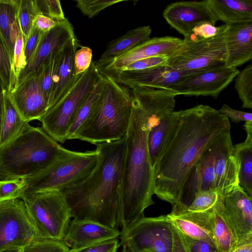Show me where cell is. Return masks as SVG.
I'll list each match as a JSON object with an SVG mask.
<instances>
[{
  "mask_svg": "<svg viewBox=\"0 0 252 252\" xmlns=\"http://www.w3.org/2000/svg\"><path fill=\"white\" fill-rule=\"evenodd\" d=\"M69 250L63 241L40 239L24 247L22 252H68Z\"/></svg>",
  "mask_w": 252,
  "mask_h": 252,
  "instance_id": "41",
  "label": "cell"
},
{
  "mask_svg": "<svg viewBox=\"0 0 252 252\" xmlns=\"http://www.w3.org/2000/svg\"><path fill=\"white\" fill-rule=\"evenodd\" d=\"M61 51L53 56L37 73L39 75L40 88L48 103V106L53 80L59 63Z\"/></svg>",
  "mask_w": 252,
  "mask_h": 252,
  "instance_id": "36",
  "label": "cell"
},
{
  "mask_svg": "<svg viewBox=\"0 0 252 252\" xmlns=\"http://www.w3.org/2000/svg\"><path fill=\"white\" fill-rule=\"evenodd\" d=\"M215 191L224 196L239 186L238 165L230 130L224 133L215 143Z\"/></svg>",
  "mask_w": 252,
  "mask_h": 252,
  "instance_id": "16",
  "label": "cell"
},
{
  "mask_svg": "<svg viewBox=\"0 0 252 252\" xmlns=\"http://www.w3.org/2000/svg\"><path fill=\"white\" fill-rule=\"evenodd\" d=\"M177 120L178 111H174L161 116L148 115L147 145L150 163L154 171Z\"/></svg>",
  "mask_w": 252,
  "mask_h": 252,
  "instance_id": "25",
  "label": "cell"
},
{
  "mask_svg": "<svg viewBox=\"0 0 252 252\" xmlns=\"http://www.w3.org/2000/svg\"><path fill=\"white\" fill-rule=\"evenodd\" d=\"M224 195L214 189L197 192L189 205L180 203L187 211L195 212H216L223 209Z\"/></svg>",
  "mask_w": 252,
  "mask_h": 252,
  "instance_id": "33",
  "label": "cell"
},
{
  "mask_svg": "<svg viewBox=\"0 0 252 252\" xmlns=\"http://www.w3.org/2000/svg\"><path fill=\"white\" fill-rule=\"evenodd\" d=\"M0 78L4 88L9 92L15 87L16 78L13 63L6 46L0 35Z\"/></svg>",
  "mask_w": 252,
  "mask_h": 252,
  "instance_id": "37",
  "label": "cell"
},
{
  "mask_svg": "<svg viewBox=\"0 0 252 252\" xmlns=\"http://www.w3.org/2000/svg\"><path fill=\"white\" fill-rule=\"evenodd\" d=\"M102 76L104 85L101 101L74 138L94 145L124 139L132 112L130 91L111 76Z\"/></svg>",
  "mask_w": 252,
  "mask_h": 252,
  "instance_id": "5",
  "label": "cell"
},
{
  "mask_svg": "<svg viewBox=\"0 0 252 252\" xmlns=\"http://www.w3.org/2000/svg\"><path fill=\"white\" fill-rule=\"evenodd\" d=\"M237 68L225 65L188 76L172 86L177 95L210 96L217 98L238 74Z\"/></svg>",
  "mask_w": 252,
  "mask_h": 252,
  "instance_id": "13",
  "label": "cell"
},
{
  "mask_svg": "<svg viewBox=\"0 0 252 252\" xmlns=\"http://www.w3.org/2000/svg\"><path fill=\"white\" fill-rule=\"evenodd\" d=\"M22 249L10 250L4 251L3 252H22Z\"/></svg>",
  "mask_w": 252,
  "mask_h": 252,
  "instance_id": "55",
  "label": "cell"
},
{
  "mask_svg": "<svg viewBox=\"0 0 252 252\" xmlns=\"http://www.w3.org/2000/svg\"><path fill=\"white\" fill-rule=\"evenodd\" d=\"M122 247V250L124 251V252H133L127 246H123Z\"/></svg>",
  "mask_w": 252,
  "mask_h": 252,
  "instance_id": "54",
  "label": "cell"
},
{
  "mask_svg": "<svg viewBox=\"0 0 252 252\" xmlns=\"http://www.w3.org/2000/svg\"><path fill=\"white\" fill-rule=\"evenodd\" d=\"M171 228L173 234L172 252H191L184 234L171 223Z\"/></svg>",
  "mask_w": 252,
  "mask_h": 252,
  "instance_id": "49",
  "label": "cell"
},
{
  "mask_svg": "<svg viewBox=\"0 0 252 252\" xmlns=\"http://www.w3.org/2000/svg\"><path fill=\"white\" fill-rule=\"evenodd\" d=\"M162 15L167 23L184 37L198 25L217 22L206 0L181 1L168 5Z\"/></svg>",
  "mask_w": 252,
  "mask_h": 252,
  "instance_id": "15",
  "label": "cell"
},
{
  "mask_svg": "<svg viewBox=\"0 0 252 252\" xmlns=\"http://www.w3.org/2000/svg\"><path fill=\"white\" fill-rule=\"evenodd\" d=\"M124 252V251L122 250V252Z\"/></svg>",
  "mask_w": 252,
  "mask_h": 252,
  "instance_id": "56",
  "label": "cell"
},
{
  "mask_svg": "<svg viewBox=\"0 0 252 252\" xmlns=\"http://www.w3.org/2000/svg\"><path fill=\"white\" fill-rule=\"evenodd\" d=\"M132 97L129 124L125 136L126 150L119 187V221L122 229L144 216L154 204V171L148 150V115L138 99Z\"/></svg>",
  "mask_w": 252,
  "mask_h": 252,
  "instance_id": "3",
  "label": "cell"
},
{
  "mask_svg": "<svg viewBox=\"0 0 252 252\" xmlns=\"http://www.w3.org/2000/svg\"><path fill=\"white\" fill-rule=\"evenodd\" d=\"M73 152L63 147L42 127L32 126L0 149V180L32 176Z\"/></svg>",
  "mask_w": 252,
  "mask_h": 252,
  "instance_id": "4",
  "label": "cell"
},
{
  "mask_svg": "<svg viewBox=\"0 0 252 252\" xmlns=\"http://www.w3.org/2000/svg\"><path fill=\"white\" fill-rule=\"evenodd\" d=\"M9 94L22 118L29 123L39 121L48 110V103L40 88L38 74L24 80Z\"/></svg>",
  "mask_w": 252,
  "mask_h": 252,
  "instance_id": "18",
  "label": "cell"
},
{
  "mask_svg": "<svg viewBox=\"0 0 252 252\" xmlns=\"http://www.w3.org/2000/svg\"><path fill=\"white\" fill-rule=\"evenodd\" d=\"M127 0H75V6L82 13L89 17L93 18L100 12L112 5Z\"/></svg>",
  "mask_w": 252,
  "mask_h": 252,
  "instance_id": "38",
  "label": "cell"
},
{
  "mask_svg": "<svg viewBox=\"0 0 252 252\" xmlns=\"http://www.w3.org/2000/svg\"><path fill=\"white\" fill-rule=\"evenodd\" d=\"M6 90L0 78V133L2 125L4 107V91Z\"/></svg>",
  "mask_w": 252,
  "mask_h": 252,
  "instance_id": "52",
  "label": "cell"
},
{
  "mask_svg": "<svg viewBox=\"0 0 252 252\" xmlns=\"http://www.w3.org/2000/svg\"><path fill=\"white\" fill-rule=\"evenodd\" d=\"M225 24L215 36L198 41L182 39L170 55L166 66L186 76L224 66L227 58L223 38Z\"/></svg>",
  "mask_w": 252,
  "mask_h": 252,
  "instance_id": "9",
  "label": "cell"
},
{
  "mask_svg": "<svg viewBox=\"0 0 252 252\" xmlns=\"http://www.w3.org/2000/svg\"><path fill=\"white\" fill-rule=\"evenodd\" d=\"M92 50L88 47L81 46L76 50L74 58L75 75H78L87 70L92 62Z\"/></svg>",
  "mask_w": 252,
  "mask_h": 252,
  "instance_id": "44",
  "label": "cell"
},
{
  "mask_svg": "<svg viewBox=\"0 0 252 252\" xmlns=\"http://www.w3.org/2000/svg\"><path fill=\"white\" fill-rule=\"evenodd\" d=\"M185 237L191 252H219L212 241L197 240Z\"/></svg>",
  "mask_w": 252,
  "mask_h": 252,
  "instance_id": "50",
  "label": "cell"
},
{
  "mask_svg": "<svg viewBox=\"0 0 252 252\" xmlns=\"http://www.w3.org/2000/svg\"><path fill=\"white\" fill-rule=\"evenodd\" d=\"M43 33L33 26L24 44V52L26 63L35 51Z\"/></svg>",
  "mask_w": 252,
  "mask_h": 252,
  "instance_id": "47",
  "label": "cell"
},
{
  "mask_svg": "<svg viewBox=\"0 0 252 252\" xmlns=\"http://www.w3.org/2000/svg\"><path fill=\"white\" fill-rule=\"evenodd\" d=\"M235 88L242 106L252 108V64L250 63L244 69L239 72L234 78Z\"/></svg>",
  "mask_w": 252,
  "mask_h": 252,
  "instance_id": "34",
  "label": "cell"
},
{
  "mask_svg": "<svg viewBox=\"0 0 252 252\" xmlns=\"http://www.w3.org/2000/svg\"><path fill=\"white\" fill-rule=\"evenodd\" d=\"M57 23L49 17L38 15L34 21L33 26L40 31L45 32L54 28Z\"/></svg>",
  "mask_w": 252,
  "mask_h": 252,
  "instance_id": "51",
  "label": "cell"
},
{
  "mask_svg": "<svg viewBox=\"0 0 252 252\" xmlns=\"http://www.w3.org/2000/svg\"><path fill=\"white\" fill-rule=\"evenodd\" d=\"M252 196L240 186L224 196L222 214L234 235L236 247L252 242Z\"/></svg>",
  "mask_w": 252,
  "mask_h": 252,
  "instance_id": "14",
  "label": "cell"
},
{
  "mask_svg": "<svg viewBox=\"0 0 252 252\" xmlns=\"http://www.w3.org/2000/svg\"><path fill=\"white\" fill-rule=\"evenodd\" d=\"M101 77L92 62L89 68L77 75L58 102L39 120L42 129L53 139L63 143L78 110Z\"/></svg>",
  "mask_w": 252,
  "mask_h": 252,
  "instance_id": "6",
  "label": "cell"
},
{
  "mask_svg": "<svg viewBox=\"0 0 252 252\" xmlns=\"http://www.w3.org/2000/svg\"><path fill=\"white\" fill-rule=\"evenodd\" d=\"M214 212H190L186 210L180 203H176L166 217L168 220L186 236L214 242L213 214Z\"/></svg>",
  "mask_w": 252,
  "mask_h": 252,
  "instance_id": "23",
  "label": "cell"
},
{
  "mask_svg": "<svg viewBox=\"0 0 252 252\" xmlns=\"http://www.w3.org/2000/svg\"><path fill=\"white\" fill-rule=\"evenodd\" d=\"M223 38L226 66L237 68L252 60V21L225 25Z\"/></svg>",
  "mask_w": 252,
  "mask_h": 252,
  "instance_id": "22",
  "label": "cell"
},
{
  "mask_svg": "<svg viewBox=\"0 0 252 252\" xmlns=\"http://www.w3.org/2000/svg\"><path fill=\"white\" fill-rule=\"evenodd\" d=\"M24 48V39L21 32L17 38L14 49L13 66L16 82L19 73L26 65Z\"/></svg>",
  "mask_w": 252,
  "mask_h": 252,
  "instance_id": "45",
  "label": "cell"
},
{
  "mask_svg": "<svg viewBox=\"0 0 252 252\" xmlns=\"http://www.w3.org/2000/svg\"><path fill=\"white\" fill-rule=\"evenodd\" d=\"M4 94V107L0 133V149L32 126L22 118L6 90Z\"/></svg>",
  "mask_w": 252,
  "mask_h": 252,
  "instance_id": "30",
  "label": "cell"
},
{
  "mask_svg": "<svg viewBox=\"0 0 252 252\" xmlns=\"http://www.w3.org/2000/svg\"><path fill=\"white\" fill-rule=\"evenodd\" d=\"M218 111L234 123L241 121L252 122L251 113L234 109L226 104H223Z\"/></svg>",
  "mask_w": 252,
  "mask_h": 252,
  "instance_id": "48",
  "label": "cell"
},
{
  "mask_svg": "<svg viewBox=\"0 0 252 252\" xmlns=\"http://www.w3.org/2000/svg\"><path fill=\"white\" fill-rule=\"evenodd\" d=\"M244 126L247 133L245 140L233 146L238 165L239 185L252 196V122H246Z\"/></svg>",
  "mask_w": 252,
  "mask_h": 252,
  "instance_id": "28",
  "label": "cell"
},
{
  "mask_svg": "<svg viewBox=\"0 0 252 252\" xmlns=\"http://www.w3.org/2000/svg\"><path fill=\"white\" fill-rule=\"evenodd\" d=\"M97 158L96 149L83 152L73 151L38 173L24 179L25 187L22 195L38 191L61 190L76 184L92 172Z\"/></svg>",
  "mask_w": 252,
  "mask_h": 252,
  "instance_id": "7",
  "label": "cell"
},
{
  "mask_svg": "<svg viewBox=\"0 0 252 252\" xmlns=\"http://www.w3.org/2000/svg\"><path fill=\"white\" fill-rule=\"evenodd\" d=\"M230 130L228 118L206 105L178 111V120L154 170V194L178 202L189 171L204 152Z\"/></svg>",
  "mask_w": 252,
  "mask_h": 252,
  "instance_id": "1",
  "label": "cell"
},
{
  "mask_svg": "<svg viewBox=\"0 0 252 252\" xmlns=\"http://www.w3.org/2000/svg\"><path fill=\"white\" fill-rule=\"evenodd\" d=\"M37 15L34 0H20L18 7L17 18L24 44L30 34Z\"/></svg>",
  "mask_w": 252,
  "mask_h": 252,
  "instance_id": "35",
  "label": "cell"
},
{
  "mask_svg": "<svg viewBox=\"0 0 252 252\" xmlns=\"http://www.w3.org/2000/svg\"><path fill=\"white\" fill-rule=\"evenodd\" d=\"M182 39L166 36L150 38L127 52L114 59L104 68L98 70L102 75H110L132 63L155 56H169L180 45Z\"/></svg>",
  "mask_w": 252,
  "mask_h": 252,
  "instance_id": "17",
  "label": "cell"
},
{
  "mask_svg": "<svg viewBox=\"0 0 252 252\" xmlns=\"http://www.w3.org/2000/svg\"><path fill=\"white\" fill-rule=\"evenodd\" d=\"M96 164L80 182L61 191L70 209L72 218L94 221L118 229L119 187L125 158V137L95 144Z\"/></svg>",
  "mask_w": 252,
  "mask_h": 252,
  "instance_id": "2",
  "label": "cell"
},
{
  "mask_svg": "<svg viewBox=\"0 0 252 252\" xmlns=\"http://www.w3.org/2000/svg\"><path fill=\"white\" fill-rule=\"evenodd\" d=\"M21 199L42 239L63 241L72 218L70 209L61 190L25 194Z\"/></svg>",
  "mask_w": 252,
  "mask_h": 252,
  "instance_id": "8",
  "label": "cell"
},
{
  "mask_svg": "<svg viewBox=\"0 0 252 252\" xmlns=\"http://www.w3.org/2000/svg\"><path fill=\"white\" fill-rule=\"evenodd\" d=\"M216 141L204 152L189 171L181 191L180 200L177 203L189 205L197 192L214 189L215 145Z\"/></svg>",
  "mask_w": 252,
  "mask_h": 252,
  "instance_id": "21",
  "label": "cell"
},
{
  "mask_svg": "<svg viewBox=\"0 0 252 252\" xmlns=\"http://www.w3.org/2000/svg\"><path fill=\"white\" fill-rule=\"evenodd\" d=\"M151 32L149 26H140L109 42L100 59L95 62L98 70L105 67L114 59L149 40Z\"/></svg>",
  "mask_w": 252,
  "mask_h": 252,
  "instance_id": "26",
  "label": "cell"
},
{
  "mask_svg": "<svg viewBox=\"0 0 252 252\" xmlns=\"http://www.w3.org/2000/svg\"><path fill=\"white\" fill-rule=\"evenodd\" d=\"M104 79L101 77L94 89L81 105L67 132L66 139H72L85 123L89 119L99 105L102 98Z\"/></svg>",
  "mask_w": 252,
  "mask_h": 252,
  "instance_id": "31",
  "label": "cell"
},
{
  "mask_svg": "<svg viewBox=\"0 0 252 252\" xmlns=\"http://www.w3.org/2000/svg\"><path fill=\"white\" fill-rule=\"evenodd\" d=\"M40 239L21 199L0 202V252L22 249Z\"/></svg>",
  "mask_w": 252,
  "mask_h": 252,
  "instance_id": "11",
  "label": "cell"
},
{
  "mask_svg": "<svg viewBox=\"0 0 252 252\" xmlns=\"http://www.w3.org/2000/svg\"><path fill=\"white\" fill-rule=\"evenodd\" d=\"M217 21L227 25L252 21V0H207Z\"/></svg>",
  "mask_w": 252,
  "mask_h": 252,
  "instance_id": "27",
  "label": "cell"
},
{
  "mask_svg": "<svg viewBox=\"0 0 252 252\" xmlns=\"http://www.w3.org/2000/svg\"><path fill=\"white\" fill-rule=\"evenodd\" d=\"M168 56L159 55L135 61L113 74L124 70H141L166 65Z\"/></svg>",
  "mask_w": 252,
  "mask_h": 252,
  "instance_id": "42",
  "label": "cell"
},
{
  "mask_svg": "<svg viewBox=\"0 0 252 252\" xmlns=\"http://www.w3.org/2000/svg\"><path fill=\"white\" fill-rule=\"evenodd\" d=\"M25 187L24 179L0 180V202L20 198Z\"/></svg>",
  "mask_w": 252,
  "mask_h": 252,
  "instance_id": "40",
  "label": "cell"
},
{
  "mask_svg": "<svg viewBox=\"0 0 252 252\" xmlns=\"http://www.w3.org/2000/svg\"><path fill=\"white\" fill-rule=\"evenodd\" d=\"M20 0H0V35L13 63L14 49L21 32L17 10Z\"/></svg>",
  "mask_w": 252,
  "mask_h": 252,
  "instance_id": "29",
  "label": "cell"
},
{
  "mask_svg": "<svg viewBox=\"0 0 252 252\" xmlns=\"http://www.w3.org/2000/svg\"><path fill=\"white\" fill-rule=\"evenodd\" d=\"M110 76L127 88L145 87L167 90L187 77L166 65L141 70H124Z\"/></svg>",
  "mask_w": 252,
  "mask_h": 252,
  "instance_id": "19",
  "label": "cell"
},
{
  "mask_svg": "<svg viewBox=\"0 0 252 252\" xmlns=\"http://www.w3.org/2000/svg\"><path fill=\"white\" fill-rule=\"evenodd\" d=\"M38 15L59 22L65 18L59 0H34Z\"/></svg>",
  "mask_w": 252,
  "mask_h": 252,
  "instance_id": "39",
  "label": "cell"
},
{
  "mask_svg": "<svg viewBox=\"0 0 252 252\" xmlns=\"http://www.w3.org/2000/svg\"><path fill=\"white\" fill-rule=\"evenodd\" d=\"M120 246L116 238L77 250L69 249L68 252H117Z\"/></svg>",
  "mask_w": 252,
  "mask_h": 252,
  "instance_id": "46",
  "label": "cell"
},
{
  "mask_svg": "<svg viewBox=\"0 0 252 252\" xmlns=\"http://www.w3.org/2000/svg\"><path fill=\"white\" fill-rule=\"evenodd\" d=\"M231 252H252V242L239 245Z\"/></svg>",
  "mask_w": 252,
  "mask_h": 252,
  "instance_id": "53",
  "label": "cell"
},
{
  "mask_svg": "<svg viewBox=\"0 0 252 252\" xmlns=\"http://www.w3.org/2000/svg\"><path fill=\"white\" fill-rule=\"evenodd\" d=\"M222 211H217L213 214V240L219 252H231L236 247V240Z\"/></svg>",
  "mask_w": 252,
  "mask_h": 252,
  "instance_id": "32",
  "label": "cell"
},
{
  "mask_svg": "<svg viewBox=\"0 0 252 252\" xmlns=\"http://www.w3.org/2000/svg\"><path fill=\"white\" fill-rule=\"evenodd\" d=\"M74 36L73 26L66 18L58 22L50 30L44 32L34 53L19 73L15 87L26 79L36 74L43 65L53 56L60 52L68 41Z\"/></svg>",
  "mask_w": 252,
  "mask_h": 252,
  "instance_id": "12",
  "label": "cell"
},
{
  "mask_svg": "<svg viewBox=\"0 0 252 252\" xmlns=\"http://www.w3.org/2000/svg\"><path fill=\"white\" fill-rule=\"evenodd\" d=\"M120 234L118 229L94 221L73 219L63 241L69 249L77 250L118 238Z\"/></svg>",
  "mask_w": 252,
  "mask_h": 252,
  "instance_id": "20",
  "label": "cell"
},
{
  "mask_svg": "<svg viewBox=\"0 0 252 252\" xmlns=\"http://www.w3.org/2000/svg\"><path fill=\"white\" fill-rule=\"evenodd\" d=\"M221 27L222 25L216 27L209 23H203L195 27L189 35L183 39L194 42L208 39L217 34Z\"/></svg>",
  "mask_w": 252,
  "mask_h": 252,
  "instance_id": "43",
  "label": "cell"
},
{
  "mask_svg": "<svg viewBox=\"0 0 252 252\" xmlns=\"http://www.w3.org/2000/svg\"><path fill=\"white\" fill-rule=\"evenodd\" d=\"M120 246L133 252H172L173 234L166 215L143 216L120 231Z\"/></svg>",
  "mask_w": 252,
  "mask_h": 252,
  "instance_id": "10",
  "label": "cell"
},
{
  "mask_svg": "<svg viewBox=\"0 0 252 252\" xmlns=\"http://www.w3.org/2000/svg\"><path fill=\"white\" fill-rule=\"evenodd\" d=\"M79 46V41L75 36L68 41L61 51L59 63L53 80L48 110L58 102L77 78L74 58L76 49Z\"/></svg>",
  "mask_w": 252,
  "mask_h": 252,
  "instance_id": "24",
  "label": "cell"
}]
</instances>
